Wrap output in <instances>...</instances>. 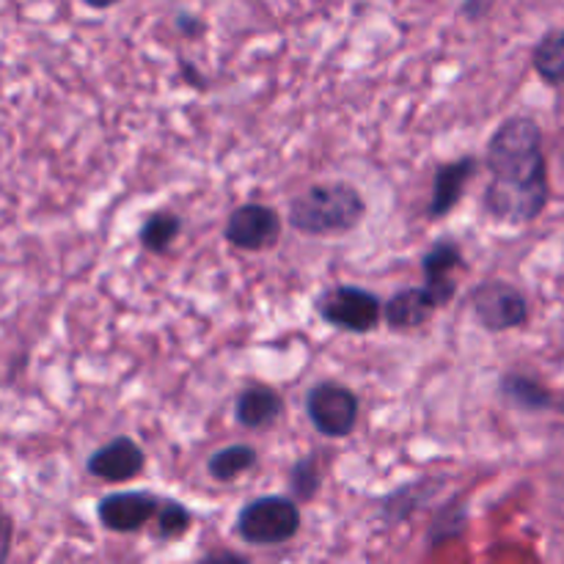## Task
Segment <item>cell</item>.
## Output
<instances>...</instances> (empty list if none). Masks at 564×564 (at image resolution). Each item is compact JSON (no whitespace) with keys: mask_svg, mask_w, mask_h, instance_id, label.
<instances>
[{"mask_svg":"<svg viewBox=\"0 0 564 564\" xmlns=\"http://www.w3.org/2000/svg\"><path fill=\"white\" fill-rule=\"evenodd\" d=\"M292 482H295L297 496H306V499H308V496H314V490H317L319 477H317V474H314L312 463L303 460L301 466L295 468V474H292Z\"/></svg>","mask_w":564,"mask_h":564,"instance_id":"d6986e66","label":"cell"},{"mask_svg":"<svg viewBox=\"0 0 564 564\" xmlns=\"http://www.w3.org/2000/svg\"><path fill=\"white\" fill-rule=\"evenodd\" d=\"M198 564H251V562L240 554H231V551H215V554H207Z\"/></svg>","mask_w":564,"mask_h":564,"instance_id":"ffe728a7","label":"cell"},{"mask_svg":"<svg viewBox=\"0 0 564 564\" xmlns=\"http://www.w3.org/2000/svg\"><path fill=\"white\" fill-rule=\"evenodd\" d=\"M554 408H556V411H562V413H564V402H556Z\"/></svg>","mask_w":564,"mask_h":564,"instance_id":"603a6c76","label":"cell"},{"mask_svg":"<svg viewBox=\"0 0 564 564\" xmlns=\"http://www.w3.org/2000/svg\"><path fill=\"white\" fill-rule=\"evenodd\" d=\"M202 20H196V17H180V22H176V28H180L182 33H187V36H193L196 31H202V25H198Z\"/></svg>","mask_w":564,"mask_h":564,"instance_id":"7402d4cb","label":"cell"},{"mask_svg":"<svg viewBox=\"0 0 564 564\" xmlns=\"http://www.w3.org/2000/svg\"><path fill=\"white\" fill-rule=\"evenodd\" d=\"M176 231H180V218L169 213H154L152 218H147L141 229V242L154 253L169 251V246L174 242Z\"/></svg>","mask_w":564,"mask_h":564,"instance_id":"e0dca14e","label":"cell"},{"mask_svg":"<svg viewBox=\"0 0 564 564\" xmlns=\"http://www.w3.org/2000/svg\"><path fill=\"white\" fill-rule=\"evenodd\" d=\"M364 213H367V204L356 187L347 182H325L292 198L290 224L303 235L328 237L356 229Z\"/></svg>","mask_w":564,"mask_h":564,"instance_id":"7a4b0ae2","label":"cell"},{"mask_svg":"<svg viewBox=\"0 0 564 564\" xmlns=\"http://www.w3.org/2000/svg\"><path fill=\"white\" fill-rule=\"evenodd\" d=\"M438 308V301L430 295L427 290H402L386 303V319H389L391 328L397 330H408V328H419V325L427 323L433 317V312Z\"/></svg>","mask_w":564,"mask_h":564,"instance_id":"7c38bea8","label":"cell"},{"mask_svg":"<svg viewBox=\"0 0 564 564\" xmlns=\"http://www.w3.org/2000/svg\"><path fill=\"white\" fill-rule=\"evenodd\" d=\"M488 169L494 174L485 209L507 224H529L549 204V169L543 132L529 116H512L488 143Z\"/></svg>","mask_w":564,"mask_h":564,"instance_id":"6da1fadb","label":"cell"},{"mask_svg":"<svg viewBox=\"0 0 564 564\" xmlns=\"http://www.w3.org/2000/svg\"><path fill=\"white\" fill-rule=\"evenodd\" d=\"M253 463H257V452H253L251 446H226L218 455L209 457V474H213V479H218V482H231V479L240 477L242 471H248Z\"/></svg>","mask_w":564,"mask_h":564,"instance_id":"9a60e30c","label":"cell"},{"mask_svg":"<svg viewBox=\"0 0 564 564\" xmlns=\"http://www.w3.org/2000/svg\"><path fill=\"white\" fill-rule=\"evenodd\" d=\"M501 391L521 408H529V411H545V408L556 405L554 397H551L543 386H538L529 378H518V375H510V378L501 383Z\"/></svg>","mask_w":564,"mask_h":564,"instance_id":"2e32d148","label":"cell"},{"mask_svg":"<svg viewBox=\"0 0 564 564\" xmlns=\"http://www.w3.org/2000/svg\"><path fill=\"white\" fill-rule=\"evenodd\" d=\"M281 235V218L275 209L264 204H242L229 215L226 240L242 251H262L270 248Z\"/></svg>","mask_w":564,"mask_h":564,"instance_id":"52a82bcc","label":"cell"},{"mask_svg":"<svg viewBox=\"0 0 564 564\" xmlns=\"http://www.w3.org/2000/svg\"><path fill=\"white\" fill-rule=\"evenodd\" d=\"M301 529V510L284 496H264L251 501L237 518V534L251 545H279Z\"/></svg>","mask_w":564,"mask_h":564,"instance_id":"3957f363","label":"cell"},{"mask_svg":"<svg viewBox=\"0 0 564 564\" xmlns=\"http://www.w3.org/2000/svg\"><path fill=\"white\" fill-rule=\"evenodd\" d=\"M143 457L141 446L132 438H116L110 444H105L102 449L94 452L88 457L86 468L91 477L105 479V482H127V479L138 477L143 471Z\"/></svg>","mask_w":564,"mask_h":564,"instance_id":"9c48e42d","label":"cell"},{"mask_svg":"<svg viewBox=\"0 0 564 564\" xmlns=\"http://www.w3.org/2000/svg\"><path fill=\"white\" fill-rule=\"evenodd\" d=\"M474 171H477V160L463 158L455 160V163H446L435 171L433 182V198H430V218H441V215L449 213L457 202H460L463 191L471 182Z\"/></svg>","mask_w":564,"mask_h":564,"instance_id":"30bf717a","label":"cell"},{"mask_svg":"<svg viewBox=\"0 0 564 564\" xmlns=\"http://www.w3.org/2000/svg\"><path fill=\"white\" fill-rule=\"evenodd\" d=\"M11 549V518L0 516V564H6Z\"/></svg>","mask_w":564,"mask_h":564,"instance_id":"44dd1931","label":"cell"},{"mask_svg":"<svg viewBox=\"0 0 564 564\" xmlns=\"http://www.w3.org/2000/svg\"><path fill=\"white\" fill-rule=\"evenodd\" d=\"M306 411L314 427L328 438H345L358 419V397L339 383H319L308 391Z\"/></svg>","mask_w":564,"mask_h":564,"instance_id":"5b68a950","label":"cell"},{"mask_svg":"<svg viewBox=\"0 0 564 564\" xmlns=\"http://www.w3.org/2000/svg\"><path fill=\"white\" fill-rule=\"evenodd\" d=\"M191 512H187L180 501H169V505L158 512V534L163 540H176L191 529Z\"/></svg>","mask_w":564,"mask_h":564,"instance_id":"ac0fdd59","label":"cell"},{"mask_svg":"<svg viewBox=\"0 0 564 564\" xmlns=\"http://www.w3.org/2000/svg\"><path fill=\"white\" fill-rule=\"evenodd\" d=\"M237 422L248 430L268 427L284 413V400L268 386H251L237 397Z\"/></svg>","mask_w":564,"mask_h":564,"instance_id":"4fadbf2b","label":"cell"},{"mask_svg":"<svg viewBox=\"0 0 564 564\" xmlns=\"http://www.w3.org/2000/svg\"><path fill=\"white\" fill-rule=\"evenodd\" d=\"M99 521L110 532H138L143 523L152 521L158 516V499L143 490H130V494H113L105 496L97 507Z\"/></svg>","mask_w":564,"mask_h":564,"instance_id":"ba28073f","label":"cell"},{"mask_svg":"<svg viewBox=\"0 0 564 564\" xmlns=\"http://www.w3.org/2000/svg\"><path fill=\"white\" fill-rule=\"evenodd\" d=\"M474 312L488 330H510L527 323L529 303L512 284L490 281L474 292Z\"/></svg>","mask_w":564,"mask_h":564,"instance_id":"8992f818","label":"cell"},{"mask_svg":"<svg viewBox=\"0 0 564 564\" xmlns=\"http://www.w3.org/2000/svg\"><path fill=\"white\" fill-rule=\"evenodd\" d=\"M463 262L460 248L452 246V242H438L433 251L424 257V290L438 301V306H444L446 301H452L455 295V281L449 279L452 270Z\"/></svg>","mask_w":564,"mask_h":564,"instance_id":"8fae6325","label":"cell"},{"mask_svg":"<svg viewBox=\"0 0 564 564\" xmlns=\"http://www.w3.org/2000/svg\"><path fill=\"white\" fill-rule=\"evenodd\" d=\"M317 308L325 323L341 330H352V334L372 330L378 325L380 312H383L378 297L361 286H334V290L319 295Z\"/></svg>","mask_w":564,"mask_h":564,"instance_id":"277c9868","label":"cell"},{"mask_svg":"<svg viewBox=\"0 0 564 564\" xmlns=\"http://www.w3.org/2000/svg\"><path fill=\"white\" fill-rule=\"evenodd\" d=\"M534 69L551 86H564V31H549L534 47Z\"/></svg>","mask_w":564,"mask_h":564,"instance_id":"5bb4252c","label":"cell"}]
</instances>
